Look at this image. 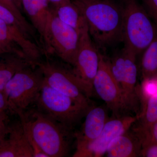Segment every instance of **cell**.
Listing matches in <instances>:
<instances>
[{
    "label": "cell",
    "mask_w": 157,
    "mask_h": 157,
    "mask_svg": "<svg viewBox=\"0 0 157 157\" xmlns=\"http://www.w3.org/2000/svg\"><path fill=\"white\" fill-rule=\"evenodd\" d=\"M97 45L107 47L123 41L122 8L109 0H72Z\"/></svg>",
    "instance_id": "cell-1"
},
{
    "label": "cell",
    "mask_w": 157,
    "mask_h": 157,
    "mask_svg": "<svg viewBox=\"0 0 157 157\" xmlns=\"http://www.w3.org/2000/svg\"><path fill=\"white\" fill-rule=\"evenodd\" d=\"M18 116L26 132L48 157L68 155L70 131L36 109H27Z\"/></svg>",
    "instance_id": "cell-2"
},
{
    "label": "cell",
    "mask_w": 157,
    "mask_h": 157,
    "mask_svg": "<svg viewBox=\"0 0 157 157\" xmlns=\"http://www.w3.org/2000/svg\"><path fill=\"white\" fill-rule=\"evenodd\" d=\"M34 104L37 110L70 131L91 107L54 89L44 79Z\"/></svg>",
    "instance_id": "cell-3"
},
{
    "label": "cell",
    "mask_w": 157,
    "mask_h": 157,
    "mask_svg": "<svg viewBox=\"0 0 157 157\" xmlns=\"http://www.w3.org/2000/svg\"><path fill=\"white\" fill-rule=\"evenodd\" d=\"M122 8L124 47L137 56L152 42L157 26L136 0H125Z\"/></svg>",
    "instance_id": "cell-4"
},
{
    "label": "cell",
    "mask_w": 157,
    "mask_h": 157,
    "mask_svg": "<svg viewBox=\"0 0 157 157\" xmlns=\"http://www.w3.org/2000/svg\"><path fill=\"white\" fill-rule=\"evenodd\" d=\"M44 80V75L36 63L23 68L8 82L3 92L9 111L19 115L34 104Z\"/></svg>",
    "instance_id": "cell-5"
},
{
    "label": "cell",
    "mask_w": 157,
    "mask_h": 157,
    "mask_svg": "<svg viewBox=\"0 0 157 157\" xmlns=\"http://www.w3.org/2000/svg\"><path fill=\"white\" fill-rule=\"evenodd\" d=\"M79 32L62 21L51 8L42 42L43 56L56 57L72 66L79 40Z\"/></svg>",
    "instance_id": "cell-6"
},
{
    "label": "cell",
    "mask_w": 157,
    "mask_h": 157,
    "mask_svg": "<svg viewBox=\"0 0 157 157\" xmlns=\"http://www.w3.org/2000/svg\"><path fill=\"white\" fill-rule=\"evenodd\" d=\"M45 59L36 63L51 87L89 107L93 106L72 69H68L55 59L53 56L44 55Z\"/></svg>",
    "instance_id": "cell-7"
},
{
    "label": "cell",
    "mask_w": 157,
    "mask_h": 157,
    "mask_svg": "<svg viewBox=\"0 0 157 157\" xmlns=\"http://www.w3.org/2000/svg\"><path fill=\"white\" fill-rule=\"evenodd\" d=\"M79 36L72 70L90 98L94 91L93 82L99 68L100 53L90 36L86 24L80 31Z\"/></svg>",
    "instance_id": "cell-8"
},
{
    "label": "cell",
    "mask_w": 157,
    "mask_h": 157,
    "mask_svg": "<svg viewBox=\"0 0 157 157\" xmlns=\"http://www.w3.org/2000/svg\"><path fill=\"white\" fill-rule=\"evenodd\" d=\"M93 89L112 111L113 117L120 116L122 113L127 111L122 92L111 73L109 60L101 53Z\"/></svg>",
    "instance_id": "cell-9"
},
{
    "label": "cell",
    "mask_w": 157,
    "mask_h": 157,
    "mask_svg": "<svg viewBox=\"0 0 157 157\" xmlns=\"http://www.w3.org/2000/svg\"><path fill=\"white\" fill-rule=\"evenodd\" d=\"M0 48L5 52L16 54L33 63L43 56L42 48L17 27L0 19Z\"/></svg>",
    "instance_id": "cell-10"
},
{
    "label": "cell",
    "mask_w": 157,
    "mask_h": 157,
    "mask_svg": "<svg viewBox=\"0 0 157 157\" xmlns=\"http://www.w3.org/2000/svg\"><path fill=\"white\" fill-rule=\"evenodd\" d=\"M79 131L74 134L76 150L73 157H88V149L91 143L101 134L108 120L107 108L102 106L91 107Z\"/></svg>",
    "instance_id": "cell-11"
},
{
    "label": "cell",
    "mask_w": 157,
    "mask_h": 157,
    "mask_svg": "<svg viewBox=\"0 0 157 157\" xmlns=\"http://www.w3.org/2000/svg\"><path fill=\"white\" fill-rule=\"evenodd\" d=\"M137 115H121L108 119L99 137L90 144L88 157H101L110 143L129 130L137 121Z\"/></svg>",
    "instance_id": "cell-12"
},
{
    "label": "cell",
    "mask_w": 157,
    "mask_h": 157,
    "mask_svg": "<svg viewBox=\"0 0 157 157\" xmlns=\"http://www.w3.org/2000/svg\"><path fill=\"white\" fill-rule=\"evenodd\" d=\"M0 157H33V151L21 121L9 126L0 144Z\"/></svg>",
    "instance_id": "cell-13"
},
{
    "label": "cell",
    "mask_w": 157,
    "mask_h": 157,
    "mask_svg": "<svg viewBox=\"0 0 157 157\" xmlns=\"http://www.w3.org/2000/svg\"><path fill=\"white\" fill-rule=\"evenodd\" d=\"M130 128L110 143L105 153L107 157L140 156L141 138L133 128Z\"/></svg>",
    "instance_id": "cell-14"
},
{
    "label": "cell",
    "mask_w": 157,
    "mask_h": 157,
    "mask_svg": "<svg viewBox=\"0 0 157 157\" xmlns=\"http://www.w3.org/2000/svg\"><path fill=\"white\" fill-rule=\"evenodd\" d=\"M48 0H22V8L39 35L42 42L47 26L51 8Z\"/></svg>",
    "instance_id": "cell-15"
},
{
    "label": "cell",
    "mask_w": 157,
    "mask_h": 157,
    "mask_svg": "<svg viewBox=\"0 0 157 157\" xmlns=\"http://www.w3.org/2000/svg\"><path fill=\"white\" fill-rule=\"evenodd\" d=\"M137 124L132 128L141 137L150 136L152 127L157 121V92L151 94L137 116Z\"/></svg>",
    "instance_id": "cell-16"
},
{
    "label": "cell",
    "mask_w": 157,
    "mask_h": 157,
    "mask_svg": "<svg viewBox=\"0 0 157 157\" xmlns=\"http://www.w3.org/2000/svg\"><path fill=\"white\" fill-rule=\"evenodd\" d=\"M25 58L16 54L5 52L0 55V91L17 71L33 63Z\"/></svg>",
    "instance_id": "cell-17"
},
{
    "label": "cell",
    "mask_w": 157,
    "mask_h": 157,
    "mask_svg": "<svg viewBox=\"0 0 157 157\" xmlns=\"http://www.w3.org/2000/svg\"><path fill=\"white\" fill-rule=\"evenodd\" d=\"M52 8L59 19L78 32L86 24L84 17L72 0H63Z\"/></svg>",
    "instance_id": "cell-18"
},
{
    "label": "cell",
    "mask_w": 157,
    "mask_h": 157,
    "mask_svg": "<svg viewBox=\"0 0 157 157\" xmlns=\"http://www.w3.org/2000/svg\"><path fill=\"white\" fill-rule=\"evenodd\" d=\"M141 71L143 81L157 80V30L152 42L144 51Z\"/></svg>",
    "instance_id": "cell-19"
},
{
    "label": "cell",
    "mask_w": 157,
    "mask_h": 157,
    "mask_svg": "<svg viewBox=\"0 0 157 157\" xmlns=\"http://www.w3.org/2000/svg\"><path fill=\"white\" fill-rule=\"evenodd\" d=\"M0 19L8 24L19 28L40 46L39 36L35 29L25 25L16 17L12 11L1 4H0Z\"/></svg>",
    "instance_id": "cell-20"
},
{
    "label": "cell",
    "mask_w": 157,
    "mask_h": 157,
    "mask_svg": "<svg viewBox=\"0 0 157 157\" xmlns=\"http://www.w3.org/2000/svg\"><path fill=\"white\" fill-rule=\"evenodd\" d=\"M142 147L140 156L157 157V143L152 139L150 136L141 139Z\"/></svg>",
    "instance_id": "cell-21"
},
{
    "label": "cell",
    "mask_w": 157,
    "mask_h": 157,
    "mask_svg": "<svg viewBox=\"0 0 157 157\" xmlns=\"http://www.w3.org/2000/svg\"><path fill=\"white\" fill-rule=\"evenodd\" d=\"M147 12L157 26V0H142Z\"/></svg>",
    "instance_id": "cell-22"
},
{
    "label": "cell",
    "mask_w": 157,
    "mask_h": 157,
    "mask_svg": "<svg viewBox=\"0 0 157 157\" xmlns=\"http://www.w3.org/2000/svg\"><path fill=\"white\" fill-rule=\"evenodd\" d=\"M0 4L5 6L6 8L9 9L10 11H12L16 17L23 23L24 24H27L28 23V21L23 15L21 10L17 7L11 6L6 0H0Z\"/></svg>",
    "instance_id": "cell-23"
},
{
    "label": "cell",
    "mask_w": 157,
    "mask_h": 157,
    "mask_svg": "<svg viewBox=\"0 0 157 157\" xmlns=\"http://www.w3.org/2000/svg\"><path fill=\"white\" fill-rule=\"evenodd\" d=\"M9 110L8 101L2 91H0V117L7 122L8 118L7 112Z\"/></svg>",
    "instance_id": "cell-24"
},
{
    "label": "cell",
    "mask_w": 157,
    "mask_h": 157,
    "mask_svg": "<svg viewBox=\"0 0 157 157\" xmlns=\"http://www.w3.org/2000/svg\"><path fill=\"white\" fill-rule=\"evenodd\" d=\"M9 129V126L7 125L6 122L0 121V144L7 136Z\"/></svg>",
    "instance_id": "cell-25"
},
{
    "label": "cell",
    "mask_w": 157,
    "mask_h": 157,
    "mask_svg": "<svg viewBox=\"0 0 157 157\" xmlns=\"http://www.w3.org/2000/svg\"><path fill=\"white\" fill-rule=\"evenodd\" d=\"M150 136L153 140L157 143V121L151 129Z\"/></svg>",
    "instance_id": "cell-26"
},
{
    "label": "cell",
    "mask_w": 157,
    "mask_h": 157,
    "mask_svg": "<svg viewBox=\"0 0 157 157\" xmlns=\"http://www.w3.org/2000/svg\"><path fill=\"white\" fill-rule=\"evenodd\" d=\"M48 1H49V2L51 3L53 5V6H55L61 3L63 0H48Z\"/></svg>",
    "instance_id": "cell-27"
},
{
    "label": "cell",
    "mask_w": 157,
    "mask_h": 157,
    "mask_svg": "<svg viewBox=\"0 0 157 157\" xmlns=\"http://www.w3.org/2000/svg\"><path fill=\"white\" fill-rule=\"evenodd\" d=\"M21 3H22V0H16V6L20 10L22 9Z\"/></svg>",
    "instance_id": "cell-28"
},
{
    "label": "cell",
    "mask_w": 157,
    "mask_h": 157,
    "mask_svg": "<svg viewBox=\"0 0 157 157\" xmlns=\"http://www.w3.org/2000/svg\"><path fill=\"white\" fill-rule=\"evenodd\" d=\"M6 1H7L8 2H9L10 5H11V6H15V7H17L16 4V0H6Z\"/></svg>",
    "instance_id": "cell-29"
},
{
    "label": "cell",
    "mask_w": 157,
    "mask_h": 157,
    "mask_svg": "<svg viewBox=\"0 0 157 157\" xmlns=\"http://www.w3.org/2000/svg\"><path fill=\"white\" fill-rule=\"evenodd\" d=\"M5 52H4V51L1 48H0V55L2 54L3 53H5Z\"/></svg>",
    "instance_id": "cell-30"
},
{
    "label": "cell",
    "mask_w": 157,
    "mask_h": 157,
    "mask_svg": "<svg viewBox=\"0 0 157 157\" xmlns=\"http://www.w3.org/2000/svg\"><path fill=\"white\" fill-rule=\"evenodd\" d=\"M0 121H4L5 122H6V121H4V120H3V119H2L1 117H0Z\"/></svg>",
    "instance_id": "cell-31"
},
{
    "label": "cell",
    "mask_w": 157,
    "mask_h": 157,
    "mask_svg": "<svg viewBox=\"0 0 157 157\" xmlns=\"http://www.w3.org/2000/svg\"><path fill=\"white\" fill-rule=\"evenodd\" d=\"M1 49H2V48H1Z\"/></svg>",
    "instance_id": "cell-32"
}]
</instances>
